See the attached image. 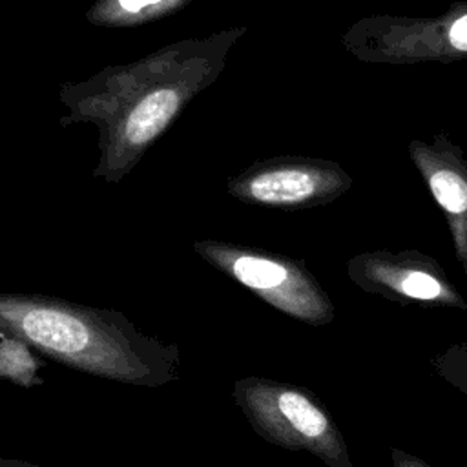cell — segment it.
I'll return each instance as SVG.
<instances>
[{
	"mask_svg": "<svg viewBox=\"0 0 467 467\" xmlns=\"http://www.w3.org/2000/svg\"><path fill=\"white\" fill-rule=\"evenodd\" d=\"M431 363L440 376L447 378L462 392H467V389H465V343L449 347L445 354L436 356Z\"/></svg>",
	"mask_w": 467,
	"mask_h": 467,
	"instance_id": "cell-11",
	"label": "cell"
},
{
	"mask_svg": "<svg viewBox=\"0 0 467 467\" xmlns=\"http://www.w3.org/2000/svg\"><path fill=\"white\" fill-rule=\"evenodd\" d=\"M248 31L234 26L170 42L128 64L106 66L88 80L64 84L62 124L91 122L99 131L93 177L120 182L173 126L186 106L223 73L230 49Z\"/></svg>",
	"mask_w": 467,
	"mask_h": 467,
	"instance_id": "cell-1",
	"label": "cell"
},
{
	"mask_svg": "<svg viewBox=\"0 0 467 467\" xmlns=\"http://www.w3.org/2000/svg\"><path fill=\"white\" fill-rule=\"evenodd\" d=\"M42 359L33 352V348L22 339L2 336L0 337V378L11 381L18 387L31 389L44 383L38 376Z\"/></svg>",
	"mask_w": 467,
	"mask_h": 467,
	"instance_id": "cell-10",
	"label": "cell"
},
{
	"mask_svg": "<svg viewBox=\"0 0 467 467\" xmlns=\"http://www.w3.org/2000/svg\"><path fill=\"white\" fill-rule=\"evenodd\" d=\"M347 275L359 290L400 305L467 310L463 296L445 268L414 248L361 252L347 261Z\"/></svg>",
	"mask_w": 467,
	"mask_h": 467,
	"instance_id": "cell-7",
	"label": "cell"
},
{
	"mask_svg": "<svg viewBox=\"0 0 467 467\" xmlns=\"http://www.w3.org/2000/svg\"><path fill=\"white\" fill-rule=\"evenodd\" d=\"M0 467H38L26 460H15V458H0Z\"/></svg>",
	"mask_w": 467,
	"mask_h": 467,
	"instance_id": "cell-13",
	"label": "cell"
},
{
	"mask_svg": "<svg viewBox=\"0 0 467 467\" xmlns=\"http://www.w3.org/2000/svg\"><path fill=\"white\" fill-rule=\"evenodd\" d=\"M409 157L441 210L452 250L467 272V161L445 131H436L431 142L412 139Z\"/></svg>",
	"mask_w": 467,
	"mask_h": 467,
	"instance_id": "cell-8",
	"label": "cell"
},
{
	"mask_svg": "<svg viewBox=\"0 0 467 467\" xmlns=\"http://www.w3.org/2000/svg\"><path fill=\"white\" fill-rule=\"evenodd\" d=\"M193 0H95L86 20L104 29H133L168 18Z\"/></svg>",
	"mask_w": 467,
	"mask_h": 467,
	"instance_id": "cell-9",
	"label": "cell"
},
{
	"mask_svg": "<svg viewBox=\"0 0 467 467\" xmlns=\"http://www.w3.org/2000/svg\"><path fill=\"white\" fill-rule=\"evenodd\" d=\"M11 336L69 368L135 387L179 379L181 350L122 312L44 294L0 292V337Z\"/></svg>",
	"mask_w": 467,
	"mask_h": 467,
	"instance_id": "cell-2",
	"label": "cell"
},
{
	"mask_svg": "<svg viewBox=\"0 0 467 467\" xmlns=\"http://www.w3.org/2000/svg\"><path fill=\"white\" fill-rule=\"evenodd\" d=\"M390 460H392V467H432L425 460L398 447H390Z\"/></svg>",
	"mask_w": 467,
	"mask_h": 467,
	"instance_id": "cell-12",
	"label": "cell"
},
{
	"mask_svg": "<svg viewBox=\"0 0 467 467\" xmlns=\"http://www.w3.org/2000/svg\"><path fill=\"white\" fill-rule=\"evenodd\" d=\"M345 168L328 159L275 155L259 159L228 177L230 197L263 208L306 210L328 204L352 188Z\"/></svg>",
	"mask_w": 467,
	"mask_h": 467,
	"instance_id": "cell-6",
	"label": "cell"
},
{
	"mask_svg": "<svg viewBox=\"0 0 467 467\" xmlns=\"http://www.w3.org/2000/svg\"><path fill=\"white\" fill-rule=\"evenodd\" d=\"M341 44L367 64L458 62L467 55V2L454 0L438 16H363L347 27Z\"/></svg>",
	"mask_w": 467,
	"mask_h": 467,
	"instance_id": "cell-5",
	"label": "cell"
},
{
	"mask_svg": "<svg viewBox=\"0 0 467 467\" xmlns=\"http://www.w3.org/2000/svg\"><path fill=\"white\" fill-rule=\"evenodd\" d=\"M193 250L217 272L288 317L310 327L330 325L336 317L330 296L303 259L223 239H199Z\"/></svg>",
	"mask_w": 467,
	"mask_h": 467,
	"instance_id": "cell-4",
	"label": "cell"
},
{
	"mask_svg": "<svg viewBox=\"0 0 467 467\" xmlns=\"http://www.w3.org/2000/svg\"><path fill=\"white\" fill-rule=\"evenodd\" d=\"M234 403L257 436L286 451H306L327 467H354L347 441L308 389L261 376L234 381Z\"/></svg>",
	"mask_w": 467,
	"mask_h": 467,
	"instance_id": "cell-3",
	"label": "cell"
}]
</instances>
